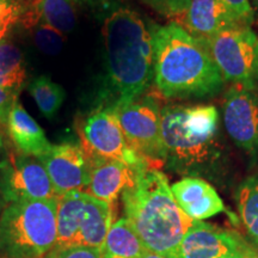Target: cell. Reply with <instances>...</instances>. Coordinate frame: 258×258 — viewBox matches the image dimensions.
<instances>
[{
	"mask_svg": "<svg viewBox=\"0 0 258 258\" xmlns=\"http://www.w3.org/2000/svg\"><path fill=\"white\" fill-rule=\"evenodd\" d=\"M2 145H3V139L0 137V146H2ZM4 166H5V161H2V163H0V170H2Z\"/></svg>",
	"mask_w": 258,
	"mask_h": 258,
	"instance_id": "obj_31",
	"label": "cell"
},
{
	"mask_svg": "<svg viewBox=\"0 0 258 258\" xmlns=\"http://www.w3.org/2000/svg\"><path fill=\"white\" fill-rule=\"evenodd\" d=\"M245 25H250L254 21V12L251 0H221Z\"/></svg>",
	"mask_w": 258,
	"mask_h": 258,
	"instance_id": "obj_27",
	"label": "cell"
},
{
	"mask_svg": "<svg viewBox=\"0 0 258 258\" xmlns=\"http://www.w3.org/2000/svg\"><path fill=\"white\" fill-rule=\"evenodd\" d=\"M177 258H258L239 234L196 221L179 245Z\"/></svg>",
	"mask_w": 258,
	"mask_h": 258,
	"instance_id": "obj_11",
	"label": "cell"
},
{
	"mask_svg": "<svg viewBox=\"0 0 258 258\" xmlns=\"http://www.w3.org/2000/svg\"><path fill=\"white\" fill-rule=\"evenodd\" d=\"M57 198L10 203L0 217V256L42 258L56 245Z\"/></svg>",
	"mask_w": 258,
	"mask_h": 258,
	"instance_id": "obj_5",
	"label": "cell"
},
{
	"mask_svg": "<svg viewBox=\"0 0 258 258\" xmlns=\"http://www.w3.org/2000/svg\"><path fill=\"white\" fill-rule=\"evenodd\" d=\"M29 91L40 111L48 118H53L56 115L66 97L62 86L54 83L47 76H41L35 79L29 86Z\"/></svg>",
	"mask_w": 258,
	"mask_h": 258,
	"instance_id": "obj_21",
	"label": "cell"
},
{
	"mask_svg": "<svg viewBox=\"0 0 258 258\" xmlns=\"http://www.w3.org/2000/svg\"><path fill=\"white\" fill-rule=\"evenodd\" d=\"M25 66L23 55L9 42L0 43V129L6 131L9 115L23 89Z\"/></svg>",
	"mask_w": 258,
	"mask_h": 258,
	"instance_id": "obj_17",
	"label": "cell"
},
{
	"mask_svg": "<svg viewBox=\"0 0 258 258\" xmlns=\"http://www.w3.org/2000/svg\"><path fill=\"white\" fill-rule=\"evenodd\" d=\"M222 118L227 134L249 153L258 151V95L253 89L232 85L225 97Z\"/></svg>",
	"mask_w": 258,
	"mask_h": 258,
	"instance_id": "obj_13",
	"label": "cell"
},
{
	"mask_svg": "<svg viewBox=\"0 0 258 258\" xmlns=\"http://www.w3.org/2000/svg\"><path fill=\"white\" fill-rule=\"evenodd\" d=\"M30 31L38 49L48 55H55L63 46L64 35L56 29L47 25H36L31 28Z\"/></svg>",
	"mask_w": 258,
	"mask_h": 258,
	"instance_id": "obj_23",
	"label": "cell"
},
{
	"mask_svg": "<svg viewBox=\"0 0 258 258\" xmlns=\"http://www.w3.org/2000/svg\"><path fill=\"white\" fill-rule=\"evenodd\" d=\"M140 258H165L163 256H160V254H157L152 252V251H148V250H145L143 254H141Z\"/></svg>",
	"mask_w": 258,
	"mask_h": 258,
	"instance_id": "obj_29",
	"label": "cell"
},
{
	"mask_svg": "<svg viewBox=\"0 0 258 258\" xmlns=\"http://www.w3.org/2000/svg\"><path fill=\"white\" fill-rule=\"evenodd\" d=\"M158 14L165 17H182L191 0H141Z\"/></svg>",
	"mask_w": 258,
	"mask_h": 258,
	"instance_id": "obj_26",
	"label": "cell"
},
{
	"mask_svg": "<svg viewBox=\"0 0 258 258\" xmlns=\"http://www.w3.org/2000/svg\"><path fill=\"white\" fill-rule=\"evenodd\" d=\"M6 132L19 153L38 158L51 147V144L40 127L23 105L16 103L9 115Z\"/></svg>",
	"mask_w": 258,
	"mask_h": 258,
	"instance_id": "obj_19",
	"label": "cell"
},
{
	"mask_svg": "<svg viewBox=\"0 0 258 258\" xmlns=\"http://www.w3.org/2000/svg\"><path fill=\"white\" fill-rule=\"evenodd\" d=\"M154 83L166 98H203L224 78L205 44L173 21L153 29Z\"/></svg>",
	"mask_w": 258,
	"mask_h": 258,
	"instance_id": "obj_3",
	"label": "cell"
},
{
	"mask_svg": "<svg viewBox=\"0 0 258 258\" xmlns=\"http://www.w3.org/2000/svg\"><path fill=\"white\" fill-rule=\"evenodd\" d=\"M51 180L57 198L74 191L85 192L91 175V160L80 145H51L38 157Z\"/></svg>",
	"mask_w": 258,
	"mask_h": 258,
	"instance_id": "obj_12",
	"label": "cell"
},
{
	"mask_svg": "<svg viewBox=\"0 0 258 258\" xmlns=\"http://www.w3.org/2000/svg\"><path fill=\"white\" fill-rule=\"evenodd\" d=\"M29 0H0V31L6 35L21 22Z\"/></svg>",
	"mask_w": 258,
	"mask_h": 258,
	"instance_id": "obj_24",
	"label": "cell"
},
{
	"mask_svg": "<svg viewBox=\"0 0 258 258\" xmlns=\"http://www.w3.org/2000/svg\"><path fill=\"white\" fill-rule=\"evenodd\" d=\"M182 27L202 43L230 29L245 25L221 0H191Z\"/></svg>",
	"mask_w": 258,
	"mask_h": 258,
	"instance_id": "obj_14",
	"label": "cell"
},
{
	"mask_svg": "<svg viewBox=\"0 0 258 258\" xmlns=\"http://www.w3.org/2000/svg\"><path fill=\"white\" fill-rule=\"evenodd\" d=\"M5 36H6V35L4 34V32L0 31V43H2L3 40H4V37H5Z\"/></svg>",
	"mask_w": 258,
	"mask_h": 258,
	"instance_id": "obj_32",
	"label": "cell"
},
{
	"mask_svg": "<svg viewBox=\"0 0 258 258\" xmlns=\"http://www.w3.org/2000/svg\"><path fill=\"white\" fill-rule=\"evenodd\" d=\"M77 131L89 157L118 160L132 167L147 163L129 146L115 108L104 106L85 116L77 123Z\"/></svg>",
	"mask_w": 258,
	"mask_h": 258,
	"instance_id": "obj_9",
	"label": "cell"
},
{
	"mask_svg": "<svg viewBox=\"0 0 258 258\" xmlns=\"http://www.w3.org/2000/svg\"><path fill=\"white\" fill-rule=\"evenodd\" d=\"M145 249L133 226L125 218L111 225L102 249V258H140Z\"/></svg>",
	"mask_w": 258,
	"mask_h": 258,
	"instance_id": "obj_20",
	"label": "cell"
},
{
	"mask_svg": "<svg viewBox=\"0 0 258 258\" xmlns=\"http://www.w3.org/2000/svg\"><path fill=\"white\" fill-rule=\"evenodd\" d=\"M111 108L140 98L154 76L153 29L140 15L117 8L103 24Z\"/></svg>",
	"mask_w": 258,
	"mask_h": 258,
	"instance_id": "obj_2",
	"label": "cell"
},
{
	"mask_svg": "<svg viewBox=\"0 0 258 258\" xmlns=\"http://www.w3.org/2000/svg\"><path fill=\"white\" fill-rule=\"evenodd\" d=\"M165 163L178 173L206 172L224 152L219 112L213 105H167L161 109Z\"/></svg>",
	"mask_w": 258,
	"mask_h": 258,
	"instance_id": "obj_4",
	"label": "cell"
},
{
	"mask_svg": "<svg viewBox=\"0 0 258 258\" xmlns=\"http://www.w3.org/2000/svg\"><path fill=\"white\" fill-rule=\"evenodd\" d=\"M0 194L9 203L57 198L40 159L19 152L10 154L0 170Z\"/></svg>",
	"mask_w": 258,
	"mask_h": 258,
	"instance_id": "obj_10",
	"label": "cell"
},
{
	"mask_svg": "<svg viewBox=\"0 0 258 258\" xmlns=\"http://www.w3.org/2000/svg\"><path fill=\"white\" fill-rule=\"evenodd\" d=\"M91 175L85 192L112 205L125 188L133 184L135 169L118 160L90 157Z\"/></svg>",
	"mask_w": 258,
	"mask_h": 258,
	"instance_id": "obj_16",
	"label": "cell"
},
{
	"mask_svg": "<svg viewBox=\"0 0 258 258\" xmlns=\"http://www.w3.org/2000/svg\"><path fill=\"white\" fill-rule=\"evenodd\" d=\"M112 206L84 191L57 198L56 245L103 249L112 225Z\"/></svg>",
	"mask_w": 258,
	"mask_h": 258,
	"instance_id": "obj_6",
	"label": "cell"
},
{
	"mask_svg": "<svg viewBox=\"0 0 258 258\" xmlns=\"http://www.w3.org/2000/svg\"><path fill=\"white\" fill-rule=\"evenodd\" d=\"M125 219L145 249L165 258H177L183 238L196 221L177 205L167 177L147 163L135 169L133 184L122 192Z\"/></svg>",
	"mask_w": 258,
	"mask_h": 258,
	"instance_id": "obj_1",
	"label": "cell"
},
{
	"mask_svg": "<svg viewBox=\"0 0 258 258\" xmlns=\"http://www.w3.org/2000/svg\"><path fill=\"white\" fill-rule=\"evenodd\" d=\"M237 203L245 228L258 240V176L249 177L239 185Z\"/></svg>",
	"mask_w": 258,
	"mask_h": 258,
	"instance_id": "obj_22",
	"label": "cell"
},
{
	"mask_svg": "<svg viewBox=\"0 0 258 258\" xmlns=\"http://www.w3.org/2000/svg\"><path fill=\"white\" fill-rule=\"evenodd\" d=\"M43 258H102V249L79 245H55Z\"/></svg>",
	"mask_w": 258,
	"mask_h": 258,
	"instance_id": "obj_25",
	"label": "cell"
},
{
	"mask_svg": "<svg viewBox=\"0 0 258 258\" xmlns=\"http://www.w3.org/2000/svg\"><path fill=\"white\" fill-rule=\"evenodd\" d=\"M78 0H29L21 22L30 30L36 25H47L67 34L77 23Z\"/></svg>",
	"mask_w": 258,
	"mask_h": 258,
	"instance_id": "obj_18",
	"label": "cell"
},
{
	"mask_svg": "<svg viewBox=\"0 0 258 258\" xmlns=\"http://www.w3.org/2000/svg\"><path fill=\"white\" fill-rule=\"evenodd\" d=\"M203 44L224 80L254 89L258 84V35L249 25L226 30Z\"/></svg>",
	"mask_w": 258,
	"mask_h": 258,
	"instance_id": "obj_7",
	"label": "cell"
},
{
	"mask_svg": "<svg viewBox=\"0 0 258 258\" xmlns=\"http://www.w3.org/2000/svg\"><path fill=\"white\" fill-rule=\"evenodd\" d=\"M129 146L152 167L166 160L161 137V108L152 97L138 98L115 109Z\"/></svg>",
	"mask_w": 258,
	"mask_h": 258,
	"instance_id": "obj_8",
	"label": "cell"
},
{
	"mask_svg": "<svg viewBox=\"0 0 258 258\" xmlns=\"http://www.w3.org/2000/svg\"><path fill=\"white\" fill-rule=\"evenodd\" d=\"M251 4H252L254 16H258V0H251Z\"/></svg>",
	"mask_w": 258,
	"mask_h": 258,
	"instance_id": "obj_30",
	"label": "cell"
},
{
	"mask_svg": "<svg viewBox=\"0 0 258 258\" xmlns=\"http://www.w3.org/2000/svg\"><path fill=\"white\" fill-rule=\"evenodd\" d=\"M80 4H85L89 6H92V8H97V6L104 5L108 3V0H78Z\"/></svg>",
	"mask_w": 258,
	"mask_h": 258,
	"instance_id": "obj_28",
	"label": "cell"
},
{
	"mask_svg": "<svg viewBox=\"0 0 258 258\" xmlns=\"http://www.w3.org/2000/svg\"><path fill=\"white\" fill-rule=\"evenodd\" d=\"M171 191L179 208L194 221H202L225 211L217 190L202 178L184 177L171 185Z\"/></svg>",
	"mask_w": 258,
	"mask_h": 258,
	"instance_id": "obj_15",
	"label": "cell"
}]
</instances>
